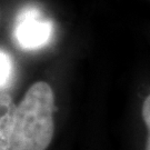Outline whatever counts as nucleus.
<instances>
[{
	"label": "nucleus",
	"mask_w": 150,
	"mask_h": 150,
	"mask_svg": "<svg viewBox=\"0 0 150 150\" xmlns=\"http://www.w3.org/2000/svg\"><path fill=\"white\" fill-rule=\"evenodd\" d=\"M141 116L147 128V140H146L145 150H150V93L146 97L141 107Z\"/></svg>",
	"instance_id": "39448f33"
},
{
	"label": "nucleus",
	"mask_w": 150,
	"mask_h": 150,
	"mask_svg": "<svg viewBox=\"0 0 150 150\" xmlns=\"http://www.w3.org/2000/svg\"><path fill=\"white\" fill-rule=\"evenodd\" d=\"M54 91L47 81L28 88L17 105L11 150H47L54 136Z\"/></svg>",
	"instance_id": "f257e3e1"
},
{
	"label": "nucleus",
	"mask_w": 150,
	"mask_h": 150,
	"mask_svg": "<svg viewBox=\"0 0 150 150\" xmlns=\"http://www.w3.org/2000/svg\"><path fill=\"white\" fill-rule=\"evenodd\" d=\"M17 105L9 93L0 95V150H11L12 136L16 122Z\"/></svg>",
	"instance_id": "7ed1b4c3"
},
{
	"label": "nucleus",
	"mask_w": 150,
	"mask_h": 150,
	"mask_svg": "<svg viewBox=\"0 0 150 150\" xmlns=\"http://www.w3.org/2000/svg\"><path fill=\"white\" fill-rule=\"evenodd\" d=\"M52 32L50 21L43 19L38 11L28 10L19 17L15 29V37L21 48L35 50L49 41Z\"/></svg>",
	"instance_id": "f03ea898"
},
{
	"label": "nucleus",
	"mask_w": 150,
	"mask_h": 150,
	"mask_svg": "<svg viewBox=\"0 0 150 150\" xmlns=\"http://www.w3.org/2000/svg\"><path fill=\"white\" fill-rule=\"evenodd\" d=\"M13 72V62L10 54L6 50H0V87L1 91H4L9 86Z\"/></svg>",
	"instance_id": "20e7f679"
}]
</instances>
